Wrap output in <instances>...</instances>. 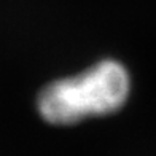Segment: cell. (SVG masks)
Wrapping results in <instances>:
<instances>
[{
  "instance_id": "1",
  "label": "cell",
  "mask_w": 156,
  "mask_h": 156,
  "mask_svg": "<svg viewBox=\"0 0 156 156\" xmlns=\"http://www.w3.org/2000/svg\"><path fill=\"white\" fill-rule=\"evenodd\" d=\"M127 94L129 76L124 67L115 61H104L78 76L46 86L38 96V110L48 123L72 124L116 112Z\"/></svg>"
}]
</instances>
